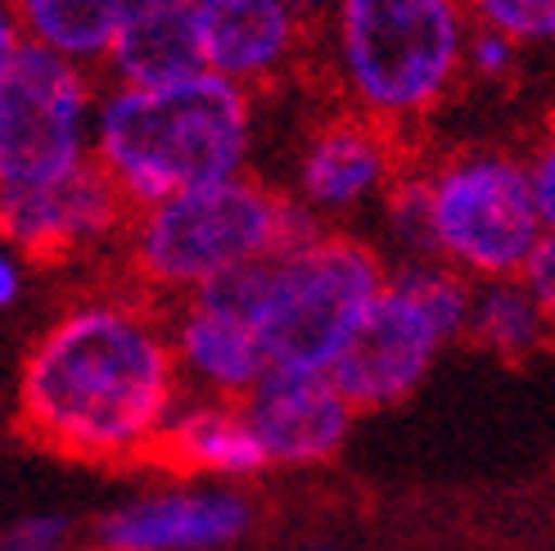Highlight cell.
<instances>
[{"mask_svg":"<svg viewBox=\"0 0 555 551\" xmlns=\"http://www.w3.org/2000/svg\"><path fill=\"white\" fill-rule=\"evenodd\" d=\"M172 325L135 298H81L27 348L18 371V430L46 452L131 461L158 452L181 407Z\"/></svg>","mask_w":555,"mask_h":551,"instance_id":"6da1fadb","label":"cell"},{"mask_svg":"<svg viewBox=\"0 0 555 551\" xmlns=\"http://www.w3.org/2000/svg\"><path fill=\"white\" fill-rule=\"evenodd\" d=\"M254 150V100L199 73L172 87H108L95 108V163L141 213L181 190L244 177Z\"/></svg>","mask_w":555,"mask_h":551,"instance_id":"7a4b0ae2","label":"cell"},{"mask_svg":"<svg viewBox=\"0 0 555 551\" xmlns=\"http://www.w3.org/2000/svg\"><path fill=\"white\" fill-rule=\"evenodd\" d=\"M312 235H321L317 213L244 172L141 208L127 227V262L154 294L190 298Z\"/></svg>","mask_w":555,"mask_h":551,"instance_id":"3957f363","label":"cell"},{"mask_svg":"<svg viewBox=\"0 0 555 551\" xmlns=\"http://www.w3.org/2000/svg\"><path fill=\"white\" fill-rule=\"evenodd\" d=\"M465 0H330V64L348 108L406 127L465 77Z\"/></svg>","mask_w":555,"mask_h":551,"instance_id":"277c9868","label":"cell"},{"mask_svg":"<svg viewBox=\"0 0 555 551\" xmlns=\"http://www.w3.org/2000/svg\"><path fill=\"white\" fill-rule=\"evenodd\" d=\"M221 281H231L254 312L275 371H330L384 294L388 267L366 240L321 231L298 249Z\"/></svg>","mask_w":555,"mask_h":551,"instance_id":"5b68a950","label":"cell"},{"mask_svg":"<svg viewBox=\"0 0 555 551\" xmlns=\"http://www.w3.org/2000/svg\"><path fill=\"white\" fill-rule=\"evenodd\" d=\"M100 91L91 68L0 23V195L73 177L95 158Z\"/></svg>","mask_w":555,"mask_h":551,"instance_id":"8992f818","label":"cell"},{"mask_svg":"<svg viewBox=\"0 0 555 551\" xmlns=\"http://www.w3.org/2000/svg\"><path fill=\"white\" fill-rule=\"evenodd\" d=\"M438 258L483 281H511L533 262L546 222L533 195L529 158L506 150H465L425 172Z\"/></svg>","mask_w":555,"mask_h":551,"instance_id":"52a82bcc","label":"cell"},{"mask_svg":"<svg viewBox=\"0 0 555 551\" xmlns=\"http://www.w3.org/2000/svg\"><path fill=\"white\" fill-rule=\"evenodd\" d=\"M456 344L438 317L415 298L393 271L384 294L371 303V312L357 325V335L330 367V380L348 394L357 411H379L402 402L434 367V357Z\"/></svg>","mask_w":555,"mask_h":551,"instance_id":"ba28073f","label":"cell"},{"mask_svg":"<svg viewBox=\"0 0 555 551\" xmlns=\"http://www.w3.org/2000/svg\"><path fill=\"white\" fill-rule=\"evenodd\" d=\"M131 217L135 208L95 158L54 185L0 195V227H5L10 249L23 258L91 254L114 235H127Z\"/></svg>","mask_w":555,"mask_h":551,"instance_id":"9c48e42d","label":"cell"},{"mask_svg":"<svg viewBox=\"0 0 555 551\" xmlns=\"http://www.w3.org/2000/svg\"><path fill=\"white\" fill-rule=\"evenodd\" d=\"M398 181L393 127H384L357 108L325 118L308 131L294 163V200L325 217H348L384 200Z\"/></svg>","mask_w":555,"mask_h":551,"instance_id":"30bf717a","label":"cell"},{"mask_svg":"<svg viewBox=\"0 0 555 551\" xmlns=\"http://www.w3.org/2000/svg\"><path fill=\"white\" fill-rule=\"evenodd\" d=\"M172 348L181 375L208 398H244L275 371L271 353L254 325V312L231 290V281H212L199 294L181 298L172 317Z\"/></svg>","mask_w":555,"mask_h":551,"instance_id":"8fae6325","label":"cell"},{"mask_svg":"<svg viewBox=\"0 0 555 551\" xmlns=\"http://www.w3.org/2000/svg\"><path fill=\"white\" fill-rule=\"evenodd\" d=\"M267 465H317L344 444L357 407L330 371H271L240 398Z\"/></svg>","mask_w":555,"mask_h":551,"instance_id":"7c38bea8","label":"cell"},{"mask_svg":"<svg viewBox=\"0 0 555 551\" xmlns=\"http://www.w3.org/2000/svg\"><path fill=\"white\" fill-rule=\"evenodd\" d=\"M194 14L208 73L244 91L285 77L312 27V14L298 0H194Z\"/></svg>","mask_w":555,"mask_h":551,"instance_id":"4fadbf2b","label":"cell"},{"mask_svg":"<svg viewBox=\"0 0 555 551\" xmlns=\"http://www.w3.org/2000/svg\"><path fill=\"white\" fill-rule=\"evenodd\" d=\"M248 502L231 488H172L135 498L95 525L100 551H221L244 538Z\"/></svg>","mask_w":555,"mask_h":551,"instance_id":"5bb4252c","label":"cell"},{"mask_svg":"<svg viewBox=\"0 0 555 551\" xmlns=\"http://www.w3.org/2000/svg\"><path fill=\"white\" fill-rule=\"evenodd\" d=\"M104 73L114 87H172L208 73L194 0H131Z\"/></svg>","mask_w":555,"mask_h":551,"instance_id":"9a60e30c","label":"cell"},{"mask_svg":"<svg viewBox=\"0 0 555 551\" xmlns=\"http://www.w3.org/2000/svg\"><path fill=\"white\" fill-rule=\"evenodd\" d=\"M158 457L185 475H217V479H248L267 465L254 430L244 421V407L235 398H208V394L177 407L172 425L158 438Z\"/></svg>","mask_w":555,"mask_h":551,"instance_id":"2e32d148","label":"cell"},{"mask_svg":"<svg viewBox=\"0 0 555 551\" xmlns=\"http://www.w3.org/2000/svg\"><path fill=\"white\" fill-rule=\"evenodd\" d=\"M131 0H5L18 33L81 68H104Z\"/></svg>","mask_w":555,"mask_h":551,"instance_id":"e0dca14e","label":"cell"},{"mask_svg":"<svg viewBox=\"0 0 555 551\" xmlns=\"http://www.w3.org/2000/svg\"><path fill=\"white\" fill-rule=\"evenodd\" d=\"M551 335H555V325L542 312L538 294L524 285V276L475 285V312H469V339L475 344L502 357H529Z\"/></svg>","mask_w":555,"mask_h":551,"instance_id":"ac0fdd59","label":"cell"},{"mask_svg":"<svg viewBox=\"0 0 555 551\" xmlns=\"http://www.w3.org/2000/svg\"><path fill=\"white\" fill-rule=\"evenodd\" d=\"M384 222L393 240L406 249V258H438L434 249V213H429V181L425 172L398 177L384 195Z\"/></svg>","mask_w":555,"mask_h":551,"instance_id":"d6986e66","label":"cell"},{"mask_svg":"<svg viewBox=\"0 0 555 551\" xmlns=\"http://www.w3.org/2000/svg\"><path fill=\"white\" fill-rule=\"evenodd\" d=\"M479 27L506 33L511 41L529 46H555V0H465Z\"/></svg>","mask_w":555,"mask_h":551,"instance_id":"ffe728a7","label":"cell"},{"mask_svg":"<svg viewBox=\"0 0 555 551\" xmlns=\"http://www.w3.org/2000/svg\"><path fill=\"white\" fill-rule=\"evenodd\" d=\"M524 46L511 41L506 33H492V27H479L469 33V46H465V73L469 77H483V81H506L519 64Z\"/></svg>","mask_w":555,"mask_h":551,"instance_id":"44dd1931","label":"cell"},{"mask_svg":"<svg viewBox=\"0 0 555 551\" xmlns=\"http://www.w3.org/2000/svg\"><path fill=\"white\" fill-rule=\"evenodd\" d=\"M64 542H68V520L37 511V515L14 520L5 538H0V551H64Z\"/></svg>","mask_w":555,"mask_h":551,"instance_id":"7402d4cb","label":"cell"},{"mask_svg":"<svg viewBox=\"0 0 555 551\" xmlns=\"http://www.w3.org/2000/svg\"><path fill=\"white\" fill-rule=\"evenodd\" d=\"M524 285H529V290L538 294L542 312H546V317H551V325H555V231H546V240L538 244L533 262L524 267Z\"/></svg>","mask_w":555,"mask_h":551,"instance_id":"603a6c76","label":"cell"},{"mask_svg":"<svg viewBox=\"0 0 555 551\" xmlns=\"http://www.w3.org/2000/svg\"><path fill=\"white\" fill-rule=\"evenodd\" d=\"M529 172H533V195H538V208H542V222H546V231H555V131L529 158Z\"/></svg>","mask_w":555,"mask_h":551,"instance_id":"cb8c5ba5","label":"cell"},{"mask_svg":"<svg viewBox=\"0 0 555 551\" xmlns=\"http://www.w3.org/2000/svg\"><path fill=\"white\" fill-rule=\"evenodd\" d=\"M23 285H27V258L18 249H10L0 258V308H14L23 298Z\"/></svg>","mask_w":555,"mask_h":551,"instance_id":"d4e9b609","label":"cell"},{"mask_svg":"<svg viewBox=\"0 0 555 551\" xmlns=\"http://www.w3.org/2000/svg\"><path fill=\"white\" fill-rule=\"evenodd\" d=\"M308 551H335V547H308Z\"/></svg>","mask_w":555,"mask_h":551,"instance_id":"484cf974","label":"cell"}]
</instances>
